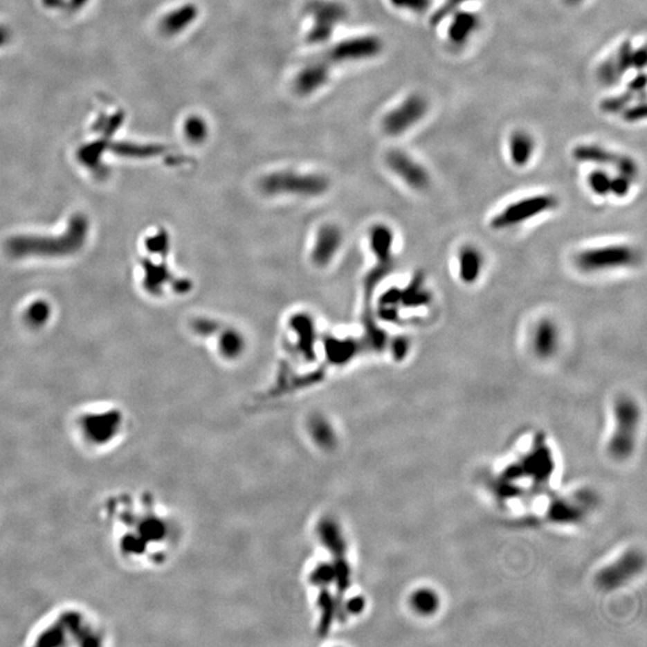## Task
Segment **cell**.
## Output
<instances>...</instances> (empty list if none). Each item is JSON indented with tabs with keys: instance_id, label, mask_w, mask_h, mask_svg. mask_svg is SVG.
<instances>
[{
	"instance_id": "6da1fadb",
	"label": "cell",
	"mask_w": 647,
	"mask_h": 647,
	"mask_svg": "<svg viewBox=\"0 0 647 647\" xmlns=\"http://www.w3.org/2000/svg\"><path fill=\"white\" fill-rule=\"evenodd\" d=\"M96 517L113 558L127 571L163 569L183 545L178 514L147 489L108 491L98 502Z\"/></svg>"
},
{
	"instance_id": "7a4b0ae2",
	"label": "cell",
	"mask_w": 647,
	"mask_h": 647,
	"mask_svg": "<svg viewBox=\"0 0 647 647\" xmlns=\"http://www.w3.org/2000/svg\"><path fill=\"white\" fill-rule=\"evenodd\" d=\"M111 626L84 603L62 602L42 614L26 633L32 647L112 646Z\"/></svg>"
},
{
	"instance_id": "3957f363",
	"label": "cell",
	"mask_w": 647,
	"mask_h": 647,
	"mask_svg": "<svg viewBox=\"0 0 647 647\" xmlns=\"http://www.w3.org/2000/svg\"><path fill=\"white\" fill-rule=\"evenodd\" d=\"M131 429L127 411L114 403L80 406L67 421L73 446L89 458H103L120 450L129 440Z\"/></svg>"
},
{
	"instance_id": "277c9868",
	"label": "cell",
	"mask_w": 647,
	"mask_h": 647,
	"mask_svg": "<svg viewBox=\"0 0 647 647\" xmlns=\"http://www.w3.org/2000/svg\"><path fill=\"white\" fill-rule=\"evenodd\" d=\"M641 252L628 244H609L592 246L578 250L574 255V265L581 273H610L616 270L635 268L641 263Z\"/></svg>"
},
{
	"instance_id": "5b68a950",
	"label": "cell",
	"mask_w": 647,
	"mask_h": 647,
	"mask_svg": "<svg viewBox=\"0 0 647 647\" xmlns=\"http://www.w3.org/2000/svg\"><path fill=\"white\" fill-rule=\"evenodd\" d=\"M259 188L268 196H293L317 198L330 188V180L319 173H300L295 170H278L265 175Z\"/></svg>"
},
{
	"instance_id": "8992f818",
	"label": "cell",
	"mask_w": 647,
	"mask_h": 647,
	"mask_svg": "<svg viewBox=\"0 0 647 647\" xmlns=\"http://www.w3.org/2000/svg\"><path fill=\"white\" fill-rule=\"evenodd\" d=\"M558 206V197L550 193L522 197L498 211L491 217V227L498 232L513 229L555 210Z\"/></svg>"
},
{
	"instance_id": "52a82bcc",
	"label": "cell",
	"mask_w": 647,
	"mask_h": 647,
	"mask_svg": "<svg viewBox=\"0 0 647 647\" xmlns=\"http://www.w3.org/2000/svg\"><path fill=\"white\" fill-rule=\"evenodd\" d=\"M306 12L313 17V27L307 35L311 45L330 40L336 28L349 16L347 6L337 0H311L306 5Z\"/></svg>"
},
{
	"instance_id": "ba28073f",
	"label": "cell",
	"mask_w": 647,
	"mask_h": 647,
	"mask_svg": "<svg viewBox=\"0 0 647 647\" xmlns=\"http://www.w3.org/2000/svg\"><path fill=\"white\" fill-rule=\"evenodd\" d=\"M384 49V42L379 36L363 35L347 39L324 52L322 60L332 69L335 65L360 62L378 57Z\"/></svg>"
},
{
	"instance_id": "9c48e42d",
	"label": "cell",
	"mask_w": 647,
	"mask_h": 647,
	"mask_svg": "<svg viewBox=\"0 0 647 647\" xmlns=\"http://www.w3.org/2000/svg\"><path fill=\"white\" fill-rule=\"evenodd\" d=\"M428 112V102L422 95L412 94L383 119V129L388 136H401L416 125Z\"/></svg>"
},
{
	"instance_id": "30bf717a",
	"label": "cell",
	"mask_w": 647,
	"mask_h": 647,
	"mask_svg": "<svg viewBox=\"0 0 647 647\" xmlns=\"http://www.w3.org/2000/svg\"><path fill=\"white\" fill-rule=\"evenodd\" d=\"M573 157L583 163L612 167L619 174L627 175L633 180L638 175V165L632 157L594 144H581L574 147Z\"/></svg>"
},
{
	"instance_id": "8fae6325",
	"label": "cell",
	"mask_w": 647,
	"mask_h": 647,
	"mask_svg": "<svg viewBox=\"0 0 647 647\" xmlns=\"http://www.w3.org/2000/svg\"><path fill=\"white\" fill-rule=\"evenodd\" d=\"M386 165L393 174L415 191H426L430 185V175L423 165L402 150H391L386 155Z\"/></svg>"
},
{
	"instance_id": "7c38bea8",
	"label": "cell",
	"mask_w": 647,
	"mask_h": 647,
	"mask_svg": "<svg viewBox=\"0 0 647 647\" xmlns=\"http://www.w3.org/2000/svg\"><path fill=\"white\" fill-rule=\"evenodd\" d=\"M343 245V233L336 224H322L316 233L311 248L312 263L318 268L329 266L340 253Z\"/></svg>"
},
{
	"instance_id": "4fadbf2b",
	"label": "cell",
	"mask_w": 647,
	"mask_h": 647,
	"mask_svg": "<svg viewBox=\"0 0 647 647\" xmlns=\"http://www.w3.org/2000/svg\"><path fill=\"white\" fill-rule=\"evenodd\" d=\"M561 343V334L558 324L543 318L534 326L530 338L532 353L540 360H548L558 353Z\"/></svg>"
},
{
	"instance_id": "5bb4252c",
	"label": "cell",
	"mask_w": 647,
	"mask_h": 647,
	"mask_svg": "<svg viewBox=\"0 0 647 647\" xmlns=\"http://www.w3.org/2000/svg\"><path fill=\"white\" fill-rule=\"evenodd\" d=\"M615 415L617 419V432L615 437V445L612 446L617 453H626L632 447L633 427H637L639 420V408L630 398H620L615 404Z\"/></svg>"
},
{
	"instance_id": "9a60e30c",
	"label": "cell",
	"mask_w": 647,
	"mask_h": 647,
	"mask_svg": "<svg viewBox=\"0 0 647 647\" xmlns=\"http://www.w3.org/2000/svg\"><path fill=\"white\" fill-rule=\"evenodd\" d=\"M486 259L482 250L475 245H464L457 255V273L465 286L476 284L482 277Z\"/></svg>"
},
{
	"instance_id": "2e32d148",
	"label": "cell",
	"mask_w": 647,
	"mask_h": 647,
	"mask_svg": "<svg viewBox=\"0 0 647 647\" xmlns=\"http://www.w3.org/2000/svg\"><path fill=\"white\" fill-rule=\"evenodd\" d=\"M331 67L322 58L313 60L295 77L294 89L300 96H308L318 91L330 78Z\"/></svg>"
},
{
	"instance_id": "e0dca14e",
	"label": "cell",
	"mask_w": 647,
	"mask_h": 647,
	"mask_svg": "<svg viewBox=\"0 0 647 647\" xmlns=\"http://www.w3.org/2000/svg\"><path fill=\"white\" fill-rule=\"evenodd\" d=\"M424 282L423 275L417 273L404 289H399V307L416 309L430 306L433 295Z\"/></svg>"
},
{
	"instance_id": "ac0fdd59",
	"label": "cell",
	"mask_w": 647,
	"mask_h": 647,
	"mask_svg": "<svg viewBox=\"0 0 647 647\" xmlns=\"http://www.w3.org/2000/svg\"><path fill=\"white\" fill-rule=\"evenodd\" d=\"M451 16L453 17L448 27V39L453 45H464L480 27V16L463 10H457Z\"/></svg>"
},
{
	"instance_id": "d6986e66",
	"label": "cell",
	"mask_w": 647,
	"mask_h": 647,
	"mask_svg": "<svg viewBox=\"0 0 647 647\" xmlns=\"http://www.w3.org/2000/svg\"><path fill=\"white\" fill-rule=\"evenodd\" d=\"M536 142L527 131H516L509 140V154L511 162L516 167H525L531 162L535 154Z\"/></svg>"
},
{
	"instance_id": "ffe728a7",
	"label": "cell",
	"mask_w": 647,
	"mask_h": 647,
	"mask_svg": "<svg viewBox=\"0 0 647 647\" xmlns=\"http://www.w3.org/2000/svg\"><path fill=\"white\" fill-rule=\"evenodd\" d=\"M199 16V8L196 4H185L167 15L162 21V32L167 35H176L190 27Z\"/></svg>"
},
{
	"instance_id": "44dd1931",
	"label": "cell",
	"mask_w": 647,
	"mask_h": 647,
	"mask_svg": "<svg viewBox=\"0 0 647 647\" xmlns=\"http://www.w3.org/2000/svg\"><path fill=\"white\" fill-rule=\"evenodd\" d=\"M394 233L391 228L379 224L371 232V247L380 264H391L392 262Z\"/></svg>"
},
{
	"instance_id": "7402d4cb",
	"label": "cell",
	"mask_w": 647,
	"mask_h": 647,
	"mask_svg": "<svg viewBox=\"0 0 647 647\" xmlns=\"http://www.w3.org/2000/svg\"><path fill=\"white\" fill-rule=\"evenodd\" d=\"M217 334H219L217 350L224 358L235 360L245 353L246 340L240 331L232 329V327H226V329L221 327V330Z\"/></svg>"
},
{
	"instance_id": "603a6c76",
	"label": "cell",
	"mask_w": 647,
	"mask_h": 647,
	"mask_svg": "<svg viewBox=\"0 0 647 647\" xmlns=\"http://www.w3.org/2000/svg\"><path fill=\"white\" fill-rule=\"evenodd\" d=\"M183 132L191 143L201 144L209 136V126L201 116H191L185 121Z\"/></svg>"
},
{
	"instance_id": "cb8c5ba5",
	"label": "cell",
	"mask_w": 647,
	"mask_h": 647,
	"mask_svg": "<svg viewBox=\"0 0 647 647\" xmlns=\"http://www.w3.org/2000/svg\"><path fill=\"white\" fill-rule=\"evenodd\" d=\"M610 181H612V175L602 168L592 170L587 175V186L591 190V192L601 198L609 196Z\"/></svg>"
},
{
	"instance_id": "d4e9b609",
	"label": "cell",
	"mask_w": 647,
	"mask_h": 647,
	"mask_svg": "<svg viewBox=\"0 0 647 647\" xmlns=\"http://www.w3.org/2000/svg\"><path fill=\"white\" fill-rule=\"evenodd\" d=\"M634 96H635V94H634L633 91L627 89L625 93L617 95V96L604 98L601 102V109H602L603 112L609 113V114L622 112L633 101Z\"/></svg>"
},
{
	"instance_id": "484cf974",
	"label": "cell",
	"mask_w": 647,
	"mask_h": 647,
	"mask_svg": "<svg viewBox=\"0 0 647 647\" xmlns=\"http://www.w3.org/2000/svg\"><path fill=\"white\" fill-rule=\"evenodd\" d=\"M633 45L630 41H625L620 48L617 51L614 60H615L616 66L620 71L621 76H623L626 72L633 67Z\"/></svg>"
},
{
	"instance_id": "4316f807",
	"label": "cell",
	"mask_w": 647,
	"mask_h": 647,
	"mask_svg": "<svg viewBox=\"0 0 647 647\" xmlns=\"http://www.w3.org/2000/svg\"><path fill=\"white\" fill-rule=\"evenodd\" d=\"M597 76H599V81L605 85H614L620 81L622 76H621L619 69L616 66L614 57L607 59L605 62L601 64L599 71H597Z\"/></svg>"
},
{
	"instance_id": "83f0119b",
	"label": "cell",
	"mask_w": 647,
	"mask_h": 647,
	"mask_svg": "<svg viewBox=\"0 0 647 647\" xmlns=\"http://www.w3.org/2000/svg\"><path fill=\"white\" fill-rule=\"evenodd\" d=\"M634 180L627 175L619 174L612 176L610 181V192L609 196H614L619 199H623L630 194L633 186Z\"/></svg>"
},
{
	"instance_id": "f1b7e54d",
	"label": "cell",
	"mask_w": 647,
	"mask_h": 647,
	"mask_svg": "<svg viewBox=\"0 0 647 647\" xmlns=\"http://www.w3.org/2000/svg\"><path fill=\"white\" fill-rule=\"evenodd\" d=\"M468 1H470V0H445V3L432 15L430 24L433 27H437L445 18L450 17L452 14H455L457 10H459L462 5L468 3Z\"/></svg>"
},
{
	"instance_id": "f546056e",
	"label": "cell",
	"mask_w": 647,
	"mask_h": 647,
	"mask_svg": "<svg viewBox=\"0 0 647 647\" xmlns=\"http://www.w3.org/2000/svg\"><path fill=\"white\" fill-rule=\"evenodd\" d=\"M398 9L409 10L412 12H424L432 6V0H390Z\"/></svg>"
},
{
	"instance_id": "4dcf8cb0",
	"label": "cell",
	"mask_w": 647,
	"mask_h": 647,
	"mask_svg": "<svg viewBox=\"0 0 647 647\" xmlns=\"http://www.w3.org/2000/svg\"><path fill=\"white\" fill-rule=\"evenodd\" d=\"M621 113L626 121L638 122L646 118V106H645V102L638 103L633 107L625 108Z\"/></svg>"
},
{
	"instance_id": "1f68e13d",
	"label": "cell",
	"mask_w": 647,
	"mask_h": 647,
	"mask_svg": "<svg viewBox=\"0 0 647 647\" xmlns=\"http://www.w3.org/2000/svg\"><path fill=\"white\" fill-rule=\"evenodd\" d=\"M391 352L396 360H403L410 352V340L406 337H397L394 338L391 345Z\"/></svg>"
},
{
	"instance_id": "d6a6232c",
	"label": "cell",
	"mask_w": 647,
	"mask_h": 647,
	"mask_svg": "<svg viewBox=\"0 0 647 647\" xmlns=\"http://www.w3.org/2000/svg\"><path fill=\"white\" fill-rule=\"evenodd\" d=\"M645 86H646V75L640 73L638 76L634 77L633 80L630 81L628 90L633 91L634 94H638V93H643Z\"/></svg>"
},
{
	"instance_id": "836d02e7",
	"label": "cell",
	"mask_w": 647,
	"mask_h": 647,
	"mask_svg": "<svg viewBox=\"0 0 647 647\" xmlns=\"http://www.w3.org/2000/svg\"><path fill=\"white\" fill-rule=\"evenodd\" d=\"M647 62V54L646 49L645 47H641V48L634 49L633 51V67L634 69H638V70H641L644 67L646 66Z\"/></svg>"
},
{
	"instance_id": "e575fe53",
	"label": "cell",
	"mask_w": 647,
	"mask_h": 647,
	"mask_svg": "<svg viewBox=\"0 0 647 647\" xmlns=\"http://www.w3.org/2000/svg\"><path fill=\"white\" fill-rule=\"evenodd\" d=\"M563 1H565V3L568 5H578L581 4L583 0H563Z\"/></svg>"
}]
</instances>
